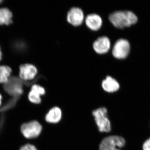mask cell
<instances>
[{
    "label": "cell",
    "instance_id": "cell-8",
    "mask_svg": "<svg viewBox=\"0 0 150 150\" xmlns=\"http://www.w3.org/2000/svg\"><path fill=\"white\" fill-rule=\"evenodd\" d=\"M93 47L97 54H106L110 49V39L107 36H103L99 37L93 42Z\"/></svg>",
    "mask_w": 150,
    "mask_h": 150
},
{
    "label": "cell",
    "instance_id": "cell-9",
    "mask_svg": "<svg viewBox=\"0 0 150 150\" xmlns=\"http://www.w3.org/2000/svg\"><path fill=\"white\" fill-rule=\"evenodd\" d=\"M37 69L33 65L30 64L22 65L20 67V77L23 80H32L37 75Z\"/></svg>",
    "mask_w": 150,
    "mask_h": 150
},
{
    "label": "cell",
    "instance_id": "cell-14",
    "mask_svg": "<svg viewBox=\"0 0 150 150\" xmlns=\"http://www.w3.org/2000/svg\"><path fill=\"white\" fill-rule=\"evenodd\" d=\"M13 14L7 8H0V25H9L12 23Z\"/></svg>",
    "mask_w": 150,
    "mask_h": 150
},
{
    "label": "cell",
    "instance_id": "cell-4",
    "mask_svg": "<svg viewBox=\"0 0 150 150\" xmlns=\"http://www.w3.org/2000/svg\"><path fill=\"white\" fill-rule=\"evenodd\" d=\"M126 141L123 137L109 136L104 138L100 145L99 150H121L125 146Z\"/></svg>",
    "mask_w": 150,
    "mask_h": 150
},
{
    "label": "cell",
    "instance_id": "cell-16",
    "mask_svg": "<svg viewBox=\"0 0 150 150\" xmlns=\"http://www.w3.org/2000/svg\"><path fill=\"white\" fill-rule=\"evenodd\" d=\"M19 150H37V149L35 146L32 144L28 143L21 147Z\"/></svg>",
    "mask_w": 150,
    "mask_h": 150
},
{
    "label": "cell",
    "instance_id": "cell-5",
    "mask_svg": "<svg viewBox=\"0 0 150 150\" xmlns=\"http://www.w3.org/2000/svg\"><path fill=\"white\" fill-rule=\"evenodd\" d=\"M23 82L17 77L10 78L8 81L4 84V89L11 95L18 96L23 92Z\"/></svg>",
    "mask_w": 150,
    "mask_h": 150
},
{
    "label": "cell",
    "instance_id": "cell-17",
    "mask_svg": "<svg viewBox=\"0 0 150 150\" xmlns=\"http://www.w3.org/2000/svg\"><path fill=\"white\" fill-rule=\"evenodd\" d=\"M143 149V150H150V138L144 143Z\"/></svg>",
    "mask_w": 150,
    "mask_h": 150
},
{
    "label": "cell",
    "instance_id": "cell-1",
    "mask_svg": "<svg viewBox=\"0 0 150 150\" xmlns=\"http://www.w3.org/2000/svg\"><path fill=\"white\" fill-rule=\"evenodd\" d=\"M108 19L115 27L123 28L135 24L138 21L136 15L130 11H116L110 13Z\"/></svg>",
    "mask_w": 150,
    "mask_h": 150
},
{
    "label": "cell",
    "instance_id": "cell-10",
    "mask_svg": "<svg viewBox=\"0 0 150 150\" xmlns=\"http://www.w3.org/2000/svg\"><path fill=\"white\" fill-rule=\"evenodd\" d=\"M46 91L45 89L43 87L37 84L33 85L28 93V100L31 103L39 104L41 101L40 96L44 95Z\"/></svg>",
    "mask_w": 150,
    "mask_h": 150
},
{
    "label": "cell",
    "instance_id": "cell-6",
    "mask_svg": "<svg viewBox=\"0 0 150 150\" xmlns=\"http://www.w3.org/2000/svg\"><path fill=\"white\" fill-rule=\"evenodd\" d=\"M130 46L129 41L124 39H120L115 42L112 50V55L117 59L126 58L130 52Z\"/></svg>",
    "mask_w": 150,
    "mask_h": 150
},
{
    "label": "cell",
    "instance_id": "cell-19",
    "mask_svg": "<svg viewBox=\"0 0 150 150\" xmlns=\"http://www.w3.org/2000/svg\"><path fill=\"white\" fill-rule=\"evenodd\" d=\"M2 58V52L1 51V48H0V61H1V59Z\"/></svg>",
    "mask_w": 150,
    "mask_h": 150
},
{
    "label": "cell",
    "instance_id": "cell-11",
    "mask_svg": "<svg viewBox=\"0 0 150 150\" xmlns=\"http://www.w3.org/2000/svg\"><path fill=\"white\" fill-rule=\"evenodd\" d=\"M85 23L90 29L97 31L100 29L102 26V19L101 17L97 14H90L86 17Z\"/></svg>",
    "mask_w": 150,
    "mask_h": 150
},
{
    "label": "cell",
    "instance_id": "cell-7",
    "mask_svg": "<svg viewBox=\"0 0 150 150\" xmlns=\"http://www.w3.org/2000/svg\"><path fill=\"white\" fill-rule=\"evenodd\" d=\"M84 19L83 11L81 8L74 7L68 11L67 21L74 26H78L82 24Z\"/></svg>",
    "mask_w": 150,
    "mask_h": 150
},
{
    "label": "cell",
    "instance_id": "cell-2",
    "mask_svg": "<svg viewBox=\"0 0 150 150\" xmlns=\"http://www.w3.org/2000/svg\"><path fill=\"white\" fill-rule=\"evenodd\" d=\"M107 113V109L104 107L100 108L93 112V115L100 132H108L111 130L110 121L108 118Z\"/></svg>",
    "mask_w": 150,
    "mask_h": 150
},
{
    "label": "cell",
    "instance_id": "cell-15",
    "mask_svg": "<svg viewBox=\"0 0 150 150\" xmlns=\"http://www.w3.org/2000/svg\"><path fill=\"white\" fill-rule=\"evenodd\" d=\"M11 72V69L9 67L0 66V83H6L10 78Z\"/></svg>",
    "mask_w": 150,
    "mask_h": 150
},
{
    "label": "cell",
    "instance_id": "cell-18",
    "mask_svg": "<svg viewBox=\"0 0 150 150\" xmlns=\"http://www.w3.org/2000/svg\"><path fill=\"white\" fill-rule=\"evenodd\" d=\"M2 96L0 94V106H1L2 103Z\"/></svg>",
    "mask_w": 150,
    "mask_h": 150
},
{
    "label": "cell",
    "instance_id": "cell-20",
    "mask_svg": "<svg viewBox=\"0 0 150 150\" xmlns=\"http://www.w3.org/2000/svg\"><path fill=\"white\" fill-rule=\"evenodd\" d=\"M1 2H2V1H1V0H0V3Z\"/></svg>",
    "mask_w": 150,
    "mask_h": 150
},
{
    "label": "cell",
    "instance_id": "cell-12",
    "mask_svg": "<svg viewBox=\"0 0 150 150\" xmlns=\"http://www.w3.org/2000/svg\"><path fill=\"white\" fill-rule=\"evenodd\" d=\"M102 87L105 91L108 93H113L118 90L120 85L115 79L110 76H107L102 81Z\"/></svg>",
    "mask_w": 150,
    "mask_h": 150
},
{
    "label": "cell",
    "instance_id": "cell-13",
    "mask_svg": "<svg viewBox=\"0 0 150 150\" xmlns=\"http://www.w3.org/2000/svg\"><path fill=\"white\" fill-rule=\"evenodd\" d=\"M62 112L60 108L55 107L51 108L48 111L46 116V121L49 123H58L61 120Z\"/></svg>",
    "mask_w": 150,
    "mask_h": 150
},
{
    "label": "cell",
    "instance_id": "cell-3",
    "mask_svg": "<svg viewBox=\"0 0 150 150\" xmlns=\"http://www.w3.org/2000/svg\"><path fill=\"white\" fill-rule=\"evenodd\" d=\"M42 130V126L37 121H29L23 123L21 126V134L28 140L37 138L40 135Z\"/></svg>",
    "mask_w": 150,
    "mask_h": 150
}]
</instances>
